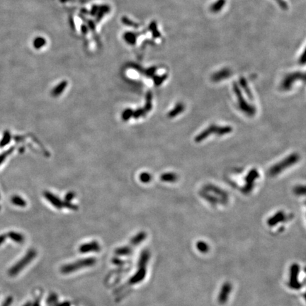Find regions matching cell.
Instances as JSON below:
<instances>
[{"instance_id":"8d00e7d4","label":"cell","mask_w":306,"mask_h":306,"mask_svg":"<svg viewBox=\"0 0 306 306\" xmlns=\"http://www.w3.org/2000/svg\"><path fill=\"white\" fill-rule=\"evenodd\" d=\"M7 239V235H0V245H1L2 243L4 242L5 240Z\"/></svg>"},{"instance_id":"30bf717a","label":"cell","mask_w":306,"mask_h":306,"mask_svg":"<svg viewBox=\"0 0 306 306\" xmlns=\"http://www.w3.org/2000/svg\"><path fill=\"white\" fill-rule=\"evenodd\" d=\"M100 250V247L96 242L82 244L80 247V252L82 253H87L89 252H97Z\"/></svg>"},{"instance_id":"8fae6325","label":"cell","mask_w":306,"mask_h":306,"mask_svg":"<svg viewBox=\"0 0 306 306\" xmlns=\"http://www.w3.org/2000/svg\"><path fill=\"white\" fill-rule=\"evenodd\" d=\"M230 75H231V72L229 69H223L214 74L212 76V80L214 82H219V81L223 80V79L228 78V77L230 76Z\"/></svg>"},{"instance_id":"d590c367","label":"cell","mask_w":306,"mask_h":306,"mask_svg":"<svg viewBox=\"0 0 306 306\" xmlns=\"http://www.w3.org/2000/svg\"><path fill=\"white\" fill-rule=\"evenodd\" d=\"M305 50H304L303 53V54H302L301 57H300L299 61H298V62H299V63H300V64H301V65H304V64H305Z\"/></svg>"},{"instance_id":"8992f818","label":"cell","mask_w":306,"mask_h":306,"mask_svg":"<svg viewBox=\"0 0 306 306\" xmlns=\"http://www.w3.org/2000/svg\"><path fill=\"white\" fill-rule=\"evenodd\" d=\"M304 80H305L304 73H300V72L291 73L284 78L283 82H281V87L283 90H289L292 87L293 84L297 80L304 81Z\"/></svg>"},{"instance_id":"ba28073f","label":"cell","mask_w":306,"mask_h":306,"mask_svg":"<svg viewBox=\"0 0 306 306\" xmlns=\"http://www.w3.org/2000/svg\"><path fill=\"white\" fill-rule=\"evenodd\" d=\"M232 291V285L230 282H226L221 287L218 300L220 304H225L228 301L230 293Z\"/></svg>"},{"instance_id":"484cf974","label":"cell","mask_w":306,"mask_h":306,"mask_svg":"<svg viewBox=\"0 0 306 306\" xmlns=\"http://www.w3.org/2000/svg\"><path fill=\"white\" fill-rule=\"evenodd\" d=\"M10 140H11L10 133L9 131H6V132L4 133V137H3L2 140H1V143H0V146H1V147H4L5 145H7V144L9 143Z\"/></svg>"},{"instance_id":"2e32d148","label":"cell","mask_w":306,"mask_h":306,"mask_svg":"<svg viewBox=\"0 0 306 306\" xmlns=\"http://www.w3.org/2000/svg\"><path fill=\"white\" fill-rule=\"evenodd\" d=\"M7 236L9 237L11 240H14L16 242L22 243L24 241V237L21 234L15 233V232H9Z\"/></svg>"},{"instance_id":"4dcf8cb0","label":"cell","mask_w":306,"mask_h":306,"mask_svg":"<svg viewBox=\"0 0 306 306\" xmlns=\"http://www.w3.org/2000/svg\"><path fill=\"white\" fill-rule=\"evenodd\" d=\"M294 191H295V193H296V194H298V195H304V194H305V187H304L303 186H297L295 188Z\"/></svg>"},{"instance_id":"5bb4252c","label":"cell","mask_w":306,"mask_h":306,"mask_svg":"<svg viewBox=\"0 0 306 306\" xmlns=\"http://www.w3.org/2000/svg\"><path fill=\"white\" fill-rule=\"evenodd\" d=\"M284 218H285V216H284V214L283 213V212H278L276 215H274V216L271 217V218L269 219V220H268V224H269V226H274V225L279 223L281 220H284Z\"/></svg>"},{"instance_id":"cb8c5ba5","label":"cell","mask_w":306,"mask_h":306,"mask_svg":"<svg viewBox=\"0 0 306 306\" xmlns=\"http://www.w3.org/2000/svg\"><path fill=\"white\" fill-rule=\"evenodd\" d=\"M152 94L150 92H148L146 95V104H145L144 110L145 112H149L152 109Z\"/></svg>"},{"instance_id":"f35d334b","label":"cell","mask_w":306,"mask_h":306,"mask_svg":"<svg viewBox=\"0 0 306 306\" xmlns=\"http://www.w3.org/2000/svg\"><path fill=\"white\" fill-rule=\"evenodd\" d=\"M33 306H39V304H38V302H36V303H34Z\"/></svg>"},{"instance_id":"7402d4cb","label":"cell","mask_w":306,"mask_h":306,"mask_svg":"<svg viewBox=\"0 0 306 306\" xmlns=\"http://www.w3.org/2000/svg\"><path fill=\"white\" fill-rule=\"evenodd\" d=\"M12 202L14 205L20 207H25L26 206V202L23 200L22 198L19 197V196H14L12 198Z\"/></svg>"},{"instance_id":"f546056e","label":"cell","mask_w":306,"mask_h":306,"mask_svg":"<svg viewBox=\"0 0 306 306\" xmlns=\"http://www.w3.org/2000/svg\"><path fill=\"white\" fill-rule=\"evenodd\" d=\"M63 207H65V208H70V209L77 210L78 209V207H77L76 205H74L71 202H67V201H63Z\"/></svg>"},{"instance_id":"d6a6232c","label":"cell","mask_w":306,"mask_h":306,"mask_svg":"<svg viewBox=\"0 0 306 306\" xmlns=\"http://www.w3.org/2000/svg\"><path fill=\"white\" fill-rule=\"evenodd\" d=\"M13 150H14V147H13V148L10 149V150H9L7 151V152H4V154H1V155H0V164H1V163L3 162L4 160H5V158H6L8 156L9 154L10 153L12 152V151H13Z\"/></svg>"},{"instance_id":"83f0119b","label":"cell","mask_w":306,"mask_h":306,"mask_svg":"<svg viewBox=\"0 0 306 306\" xmlns=\"http://www.w3.org/2000/svg\"><path fill=\"white\" fill-rule=\"evenodd\" d=\"M145 113L146 112H145V111L144 110V109H137L136 111H133V117L134 118H136V119H137V118H140V117L145 116Z\"/></svg>"},{"instance_id":"7c38bea8","label":"cell","mask_w":306,"mask_h":306,"mask_svg":"<svg viewBox=\"0 0 306 306\" xmlns=\"http://www.w3.org/2000/svg\"><path fill=\"white\" fill-rule=\"evenodd\" d=\"M146 275V270L145 267H140V269L138 270V272L133 276L131 279L130 280V283L131 284H136L139 283L144 279Z\"/></svg>"},{"instance_id":"4316f807","label":"cell","mask_w":306,"mask_h":306,"mask_svg":"<svg viewBox=\"0 0 306 306\" xmlns=\"http://www.w3.org/2000/svg\"><path fill=\"white\" fill-rule=\"evenodd\" d=\"M140 180L143 183H149L152 179V176L147 172H143L140 174Z\"/></svg>"},{"instance_id":"9a60e30c","label":"cell","mask_w":306,"mask_h":306,"mask_svg":"<svg viewBox=\"0 0 306 306\" xmlns=\"http://www.w3.org/2000/svg\"><path fill=\"white\" fill-rule=\"evenodd\" d=\"M67 82H65V81H63V82H62L61 83L59 84L57 87L54 88L53 91H52V95L55 97L59 96L61 93L63 92L64 89H65V87H67Z\"/></svg>"},{"instance_id":"f1b7e54d","label":"cell","mask_w":306,"mask_h":306,"mask_svg":"<svg viewBox=\"0 0 306 306\" xmlns=\"http://www.w3.org/2000/svg\"><path fill=\"white\" fill-rule=\"evenodd\" d=\"M131 252V249L128 247H123L120 248V249H118L116 251V253L117 255H128Z\"/></svg>"},{"instance_id":"9c48e42d","label":"cell","mask_w":306,"mask_h":306,"mask_svg":"<svg viewBox=\"0 0 306 306\" xmlns=\"http://www.w3.org/2000/svg\"><path fill=\"white\" fill-rule=\"evenodd\" d=\"M44 196L45 198L48 200L49 202L51 203L52 205L54 207H55L56 208H58V209H61V208L63 207V201H61L60 199H59L57 197H55L54 194L50 193L49 191H44Z\"/></svg>"},{"instance_id":"836d02e7","label":"cell","mask_w":306,"mask_h":306,"mask_svg":"<svg viewBox=\"0 0 306 306\" xmlns=\"http://www.w3.org/2000/svg\"><path fill=\"white\" fill-rule=\"evenodd\" d=\"M13 302V298L12 296H9L6 300H4L1 306H10L11 304Z\"/></svg>"},{"instance_id":"74e56055","label":"cell","mask_w":306,"mask_h":306,"mask_svg":"<svg viewBox=\"0 0 306 306\" xmlns=\"http://www.w3.org/2000/svg\"><path fill=\"white\" fill-rule=\"evenodd\" d=\"M23 306H32V304H31V303H30V302H28V303H26Z\"/></svg>"},{"instance_id":"6da1fadb","label":"cell","mask_w":306,"mask_h":306,"mask_svg":"<svg viewBox=\"0 0 306 306\" xmlns=\"http://www.w3.org/2000/svg\"><path fill=\"white\" fill-rule=\"evenodd\" d=\"M299 160V156L297 154H293L286 157L285 160H282L279 163L276 164L269 170V173L271 176H276L282 172L284 170L288 167L292 166L293 164L296 163Z\"/></svg>"},{"instance_id":"3957f363","label":"cell","mask_w":306,"mask_h":306,"mask_svg":"<svg viewBox=\"0 0 306 306\" xmlns=\"http://www.w3.org/2000/svg\"><path fill=\"white\" fill-rule=\"evenodd\" d=\"M36 256V252L33 249L30 250L29 252H27V254L25 255V257H23V259H21L19 262L17 263L15 265H14L13 267L11 268L9 271V275L11 276H14L17 275L21 270L26 267L27 264H29V263L35 258Z\"/></svg>"},{"instance_id":"5b68a950","label":"cell","mask_w":306,"mask_h":306,"mask_svg":"<svg viewBox=\"0 0 306 306\" xmlns=\"http://www.w3.org/2000/svg\"><path fill=\"white\" fill-rule=\"evenodd\" d=\"M234 91H235V95H236L237 100H238L239 107L242 110L243 112H245L249 116H252L255 113V109L252 106L249 105V104L247 103L246 100L244 99V97L242 96V92H241L240 88L236 83H234L233 85Z\"/></svg>"},{"instance_id":"4fadbf2b","label":"cell","mask_w":306,"mask_h":306,"mask_svg":"<svg viewBox=\"0 0 306 306\" xmlns=\"http://www.w3.org/2000/svg\"><path fill=\"white\" fill-rule=\"evenodd\" d=\"M226 3V0H218L217 1L214 2L210 7V9L213 13H218L224 7Z\"/></svg>"},{"instance_id":"7a4b0ae2","label":"cell","mask_w":306,"mask_h":306,"mask_svg":"<svg viewBox=\"0 0 306 306\" xmlns=\"http://www.w3.org/2000/svg\"><path fill=\"white\" fill-rule=\"evenodd\" d=\"M232 131V128L230 126H218V125H210L208 128H207L206 130H204L203 132H201L199 136H197L196 138V141L197 143L201 142L208 138V136L212 133H215V134L222 136V135L228 134Z\"/></svg>"},{"instance_id":"44dd1931","label":"cell","mask_w":306,"mask_h":306,"mask_svg":"<svg viewBox=\"0 0 306 306\" xmlns=\"http://www.w3.org/2000/svg\"><path fill=\"white\" fill-rule=\"evenodd\" d=\"M149 257H150V254H149L148 252L145 251L143 252V254L140 256V260H139V266L140 267H145V265H146L147 262H148Z\"/></svg>"},{"instance_id":"ffe728a7","label":"cell","mask_w":306,"mask_h":306,"mask_svg":"<svg viewBox=\"0 0 306 306\" xmlns=\"http://www.w3.org/2000/svg\"><path fill=\"white\" fill-rule=\"evenodd\" d=\"M177 179V176L173 173H166L162 174L161 180L167 182H173Z\"/></svg>"},{"instance_id":"d6986e66","label":"cell","mask_w":306,"mask_h":306,"mask_svg":"<svg viewBox=\"0 0 306 306\" xmlns=\"http://www.w3.org/2000/svg\"><path fill=\"white\" fill-rule=\"evenodd\" d=\"M145 237H146V233H145L144 232H141L133 237L131 240V243L134 245H136V244H138L139 243L143 242L145 239Z\"/></svg>"},{"instance_id":"277c9868","label":"cell","mask_w":306,"mask_h":306,"mask_svg":"<svg viewBox=\"0 0 306 306\" xmlns=\"http://www.w3.org/2000/svg\"><path fill=\"white\" fill-rule=\"evenodd\" d=\"M95 262H96V260L94 258L83 259V260H81L75 263H72V264H67V265L64 266L61 269V271L63 273H72L73 271H76V270L92 266L93 264H95Z\"/></svg>"},{"instance_id":"e575fe53","label":"cell","mask_w":306,"mask_h":306,"mask_svg":"<svg viewBox=\"0 0 306 306\" xmlns=\"http://www.w3.org/2000/svg\"><path fill=\"white\" fill-rule=\"evenodd\" d=\"M276 1L279 4V6L281 7L282 9H288L287 3H286L284 0H276Z\"/></svg>"},{"instance_id":"d4e9b609","label":"cell","mask_w":306,"mask_h":306,"mask_svg":"<svg viewBox=\"0 0 306 306\" xmlns=\"http://www.w3.org/2000/svg\"><path fill=\"white\" fill-rule=\"evenodd\" d=\"M133 111L132 109H127L124 110L123 113H122V119L123 121H128L133 116Z\"/></svg>"},{"instance_id":"52a82bcc","label":"cell","mask_w":306,"mask_h":306,"mask_svg":"<svg viewBox=\"0 0 306 306\" xmlns=\"http://www.w3.org/2000/svg\"><path fill=\"white\" fill-rule=\"evenodd\" d=\"M300 272V266L297 264H293L291 267V278H290V287L292 289H299L301 284L298 281V275Z\"/></svg>"},{"instance_id":"e0dca14e","label":"cell","mask_w":306,"mask_h":306,"mask_svg":"<svg viewBox=\"0 0 306 306\" xmlns=\"http://www.w3.org/2000/svg\"><path fill=\"white\" fill-rule=\"evenodd\" d=\"M197 249L201 253H206L209 250V245L204 241H199L196 244Z\"/></svg>"},{"instance_id":"ac0fdd59","label":"cell","mask_w":306,"mask_h":306,"mask_svg":"<svg viewBox=\"0 0 306 306\" xmlns=\"http://www.w3.org/2000/svg\"><path fill=\"white\" fill-rule=\"evenodd\" d=\"M183 109H184V107H183V104H181V103L177 104L176 105V107H174V109L173 110H172V111L169 113V114H168L169 117L173 118V117L177 116V115L179 114L180 112H182V111H183Z\"/></svg>"},{"instance_id":"1f68e13d","label":"cell","mask_w":306,"mask_h":306,"mask_svg":"<svg viewBox=\"0 0 306 306\" xmlns=\"http://www.w3.org/2000/svg\"><path fill=\"white\" fill-rule=\"evenodd\" d=\"M75 197V192H73V191L68 192V193L66 194L65 197V201H67V202H71L72 200H73Z\"/></svg>"},{"instance_id":"603a6c76","label":"cell","mask_w":306,"mask_h":306,"mask_svg":"<svg viewBox=\"0 0 306 306\" xmlns=\"http://www.w3.org/2000/svg\"><path fill=\"white\" fill-rule=\"evenodd\" d=\"M240 82V85L242 86L243 89H244V91H245L246 94L247 95V96H249V98L252 99V92H251V91H250L249 88L248 87L247 83L245 79L241 78Z\"/></svg>"}]
</instances>
